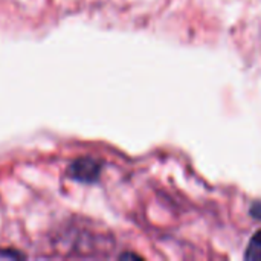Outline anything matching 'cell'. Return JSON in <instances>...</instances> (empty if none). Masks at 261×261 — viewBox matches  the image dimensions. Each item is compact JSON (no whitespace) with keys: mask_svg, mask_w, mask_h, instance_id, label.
<instances>
[{"mask_svg":"<svg viewBox=\"0 0 261 261\" xmlns=\"http://www.w3.org/2000/svg\"><path fill=\"white\" fill-rule=\"evenodd\" d=\"M69 176L78 182H95L101 174V164L92 158H80L73 161L67 170Z\"/></svg>","mask_w":261,"mask_h":261,"instance_id":"6da1fadb","label":"cell"},{"mask_svg":"<svg viewBox=\"0 0 261 261\" xmlns=\"http://www.w3.org/2000/svg\"><path fill=\"white\" fill-rule=\"evenodd\" d=\"M245 258L252 261H261V231L254 234V237L251 239L248 249H246V254H245Z\"/></svg>","mask_w":261,"mask_h":261,"instance_id":"7a4b0ae2","label":"cell"}]
</instances>
